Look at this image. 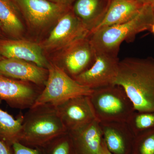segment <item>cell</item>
<instances>
[{
	"label": "cell",
	"instance_id": "21",
	"mask_svg": "<svg viewBox=\"0 0 154 154\" xmlns=\"http://www.w3.org/2000/svg\"><path fill=\"white\" fill-rule=\"evenodd\" d=\"M131 154H154V128L136 135Z\"/></svg>",
	"mask_w": 154,
	"mask_h": 154
},
{
	"label": "cell",
	"instance_id": "17",
	"mask_svg": "<svg viewBox=\"0 0 154 154\" xmlns=\"http://www.w3.org/2000/svg\"><path fill=\"white\" fill-rule=\"evenodd\" d=\"M110 0H76L72 11L85 25L90 34L102 22Z\"/></svg>",
	"mask_w": 154,
	"mask_h": 154
},
{
	"label": "cell",
	"instance_id": "1",
	"mask_svg": "<svg viewBox=\"0 0 154 154\" xmlns=\"http://www.w3.org/2000/svg\"><path fill=\"white\" fill-rule=\"evenodd\" d=\"M114 85L124 89L136 111H154V58L126 57L119 60Z\"/></svg>",
	"mask_w": 154,
	"mask_h": 154
},
{
	"label": "cell",
	"instance_id": "27",
	"mask_svg": "<svg viewBox=\"0 0 154 154\" xmlns=\"http://www.w3.org/2000/svg\"><path fill=\"white\" fill-rule=\"evenodd\" d=\"M137 2L142 6L145 5H152L154 0H135Z\"/></svg>",
	"mask_w": 154,
	"mask_h": 154
},
{
	"label": "cell",
	"instance_id": "8",
	"mask_svg": "<svg viewBox=\"0 0 154 154\" xmlns=\"http://www.w3.org/2000/svg\"><path fill=\"white\" fill-rule=\"evenodd\" d=\"M92 66L74 79L82 85L91 90L114 85L118 75V56L104 52H96Z\"/></svg>",
	"mask_w": 154,
	"mask_h": 154
},
{
	"label": "cell",
	"instance_id": "19",
	"mask_svg": "<svg viewBox=\"0 0 154 154\" xmlns=\"http://www.w3.org/2000/svg\"><path fill=\"white\" fill-rule=\"evenodd\" d=\"M2 102L0 99V105ZM23 118L22 114L15 118L0 107V140L9 146L19 141Z\"/></svg>",
	"mask_w": 154,
	"mask_h": 154
},
{
	"label": "cell",
	"instance_id": "24",
	"mask_svg": "<svg viewBox=\"0 0 154 154\" xmlns=\"http://www.w3.org/2000/svg\"><path fill=\"white\" fill-rule=\"evenodd\" d=\"M51 2L67 6L72 8V4L75 2L76 0H47Z\"/></svg>",
	"mask_w": 154,
	"mask_h": 154
},
{
	"label": "cell",
	"instance_id": "2",
	"mask_svg": "<svg viewBox=\"0 0 154 154\" xmlns=\"http://www.w3.org/2000/svg\"><path fill=\"white\" fill-rule=\"evenodd\" d=\"M154 23L152 5H145L129 21L100 28L91 33L89 38L96 52L118 56L122 42L134 41L138 33L150 30Z\"/></svg>",
	"mask_w": 154,
	"mask_h": 154
},
{
	"label": "cell",
	"instance_id": "29",
	"mask_svg": "<svg viewBox=\"0 0 154 154\" xmlns=\"http://www.w3.org/2000/svg\"><path fill=\"white\" fill-rule=\"evenodd\" d=\"M152 7L153 11L154 14V3L152 5Z\"/></svg>",
	"mask_w": 154,
	"mask_h": 154
},
{
	"label": "cell",
	"instance_id": "15",
	"mask_svg": "<svg viewBox=\"0 0 154 154\" xmlns=\"http://www.w3.org/2000/svg\"><path fill=\"white\" fill-rule=\"evenodd\" d=\"M68 132L77 154H99L103 138L97 119Z\"/></svg>",
	"mask_w": 154,
	"mask_h": 154
},
{
	"label": "cell",
	"instance_id": "5",
	"mask_svg": "<svg viewBox=\"0 0 154 154\" xmlns=\"http://www.w3.org/2000/svg\"><path fill=\"white\" fill-rule=\"evenodd\" d=\"M47 69V81L32 107L44 105L56 107L73 97L92 94L93 90L81 85L56 64L50 63Z\"/></svg>",
	"mask_w": 154,
	"mask_h": 154
},
{
	"label": "cell",
	"instance_id": "7",
	"mask_svg": "<svg viewBox=\"0 0 154 154\" xmlns=\"http://www.w3.org/2000/svg\"><path fill=\"white\" fill-rule=\"evenodd\" d=\"M31 27L42 29L56 24L72 8L47 0H15Z\"/></svg>",
	"mask_w": 154,
	"mask_h": 154
},
{
	"label": "cell",
	"instance_id": "16",
	"mask_svg": "<svg viewBox=\"0 0 154 154\" xmlns=\"http://www.w3.org/2000/svg\"><path fill=\"white\" fill-rule=\"evenodd\" d=\"M142 7L135 0H110L105 17L91 34L100 28L129 21L138 14Z\"/></svg>",
	"mask_w": 154,
	"mask_h": 154
},
{
	"label": "cell",
	"instance_id": "25",
	"mask_svg": "<svg viewBox=\"0 0 154 154\" xmlns=\"http://www.w3.org/2000/svg\"><path fill=\"white\" fill-rule=\"evenodd\" d=\"M0 154H11L10 146L0 140Z\"/></svg>",
	"mask_w": 154,
	"mask_h": 154
},
{
	"label": "cell",
	"instance_id": "23",
	"mask_svg": "<svg viewBox=\"0 0 154 154\" xmlns=\"http://www.w3.org/2000/svg\"><path fill=\"white\" fill-rule=\"evenodd\" d=\"M12 147L13 154H41L38 149L29 147L19 141L13 143Z\"/></svg>",
	"mask_w": 154,
	"mask_h": 154
},
{
	"label": "cell",
	"instance_id": "9",
	"mask_svg": "<svg viewBox=\"0 0 154 154\" xmlns=\"http://www.w3.org/2000/svg\"><path fill=\"white\" fill-rule=\"evenodd\" d=\"M60 66L74 79L92 66L96 53L89 37L79 40L62 50Z\"/></svg>",
	"mask_w": 154,
	"mask_h": 154
},
{
	"label": "cell",
	"instance_id": "3",
	"mask_svg": "<svg viewBox=\"0 0 154 154\" xmlns=\"http://www.w3.org/2000/svg\"><path fill=\"white\" fill-rule=\"evenodd\" d=\"M67 132L55 107L39 105L29 108L24 115L19 142L33 146H45Z\"/></svg>",
	"mask_w": 154,
	"mask_h": 154
},
{
	"label": "cell",
	"instance_id": "11",
	"mask_svg": "<svg viewBox=\"0 0 154 154\" xmlns=\"http://www.w3.org/2000/svg\"><path fill=\"white\" fill-rule=\"evenodd\" d=\"M55 107L68 132L96 119L89 96L73 97Z\"/></svg>",
	"mask_w": 154,
	"mask_h": 154
},
{
	"label": "cell",
	"instance_id": "14",
	"mask_svg": "<svg viewBox=\"0 0 154 154\" xmlns=\"http://www.w3.org/2000/svg\"><path fill=\"white\" fill-rule=\"evenodd\" d=\"M104 142L113 154H131L135 135L127 122H100Z\"/></svg>",
	"mask_w": 154,
	"mask_h": 154
},
{
	"label": "cell",
	"instance_id": "30",
	"mask_svg": "<svg viewBox=\"0 0 154 154\" xmlns=\"http://www.w3.org/2000/svg\"><path fill=\"white\" fill-rule=\"evenodd\" d=\"M2 56L1 55H0V58H2Z\"/></svg>",
	"mask_w": 154,
	"mask_h": 154
},
{
	"label": "cell",
	"instance_id": "32",
	"mask_svg": "<svg viewBox=\"0 0 154 154\" xmlns=\"http://www.w3.org/2000/svg\"><path fill=\"white\" fill-rule=\"evenodd\" d=\"M14 1H15V0H14Z\"/></svg>",
	"mask_w": 154,
	"mask_h": 154
},
{
	"label": "cell",
	"instance_id": "20",
	"mask_svg": "<svg viewBox=\"0 0 154 154\" xmlns=\"http://www.w3.org/2000/svg\"><path fill=\"white\" fill-rule=\"evenodd\" d=\"M127 122L135 135L143 131L153 129L154 110L147 112L135 111Z\"/></svg>",
	"mask_w": 154,
	"mask_h": 154
},
{
	"label": "cell",
	"instance_id": "13",
	"mask_svg": "<svg viewBox=\"0 0 154 154\" xmlns=\"http://www.w3.org/2000/svg\"><path fill=\"white\" fill-rule=\"evenodd\" d=\"M48 70L29 62L15 58H0V74L38 86L45 85Z\"/></svg>",
	"mask_w": 154,
	"mask_h": 154
},
{
	"label": "cell",
	"instance_id": "26",
	"mask_svg": "<svg viewBox=\"0 0 154 154\" xmlns=\"http://www.w3.org/2000/svg\"><path fill=\"white\" fill-rule=\"evenodd\" d=\"M99 154H113L110 151H109V150L107 149L106 145H105V142H104V140H103V142L102 143Z\"/></svg>",
	"mask_w": 154,
	"mask_h": 154
},
{
	"label": "cell",
	"instance_id": "10",
	"mask_svg": "<svg viewBox=\"0 0 154 154\" xmlns=\"http://www.w3.org/2000/svg\"><path fill=\"white\" fill-rule=\"evenodd\" d=\"M30 83L0 74V99L13 108L29 109L33 106L42 91Z\"/></svg>",
	"mask_w": 154,
	"mask_h": 154
},
{
	"label": "cell",
	"instance_id": "28",
	"mask_svg": "<svg viewBox=\"0 0 154 154\" xmlns=\"http://www.w3.org/2000/svg\"><path fill=\"white\" fill-rule=\"evenodd\" d=\"M150 31L152 32V33L154 35V23L153 24V25H152L151 28H150Z\"/></svg>",
	"mask_w": 154,
	"mask_h": 154
},
{
	"label": "cell",
	"instance_id": "18",
	"mask_svg": "<svg viewBox=\"0 0 154 154\" xmlns=\"http://www.w3.org/2000/svg\"><path fill=\"white\" fill-rule=\"evenodd\" d=\"M0 26L5 33L12 37H20L24 32L17 8L10 0H0Z\"/></svg>",
	"mask_w": 154,
	"mask_h": 154
},
{
	"label": "cell",
	"instance_id": "22",
	"mask_svg": "<svg viewBox=\"0 0 154 154\" xmlns=\"http://www.w3.org/2000/svg\"><path fill=\"white\" fill-rule=\"evenodd\" d=\"M52 141L53 145L50 154H77L68 132Z\"/></svg>",
	"mask_w": 154,
	"mask_h": 154
},
{
	"label": "cell",
	"instance_id": "4",
	"mask_svg": "<svg viewBox=\"0 0 154 154\" xmlns=\"http://www.w3.org/2000/svg\"><path fill=\"white\" fill-rule=\"evenodd\" d=\"M89 98L96 119L100 122H127L136 111L124 89L118 85L93 90Z\"/></svg>",
	"mask_w": 154,
	"mask_h": 154
},
{
	"label": "cell",
	"instance_id": "31",
	"mask_svg": "<svg viewBox=\"0 0 154 154\" xmlns=\"http://www.w3.org/2000/svg\"><path fill=\"white\" fill-rule=\"evenodd\" d=\"M0 28H1V26H0Z\"/></svg>",
	"mask_w": 154,
	"mask_h": 154
},
{
	"label": "cell",
	"instance_id": "6",
	"mask_svg": "<svg viewBox=\"0 0 154 154\" xmlns=\"http://www.w3.org/2000/svg\"><path fill=\"white\" fill-rule=\"evenodd\" d=\"M90 35V30L72 9L59 19L49 36L40 45L47 51L63 50Z\"/></svg>",
	"mask_w": 154,
	"mask_h": 154
},
{
	"label": "cell",
	"instance_id": "12",
	"mask_svg": "<svg viewBox=\"0 0 154 154\" xmlns=\"http://www.w3.org/2000/svg\"><path fill=\"white\" fill-rule=\"evenodd\" d=\"M40 44L25 39H0V55L4 58L22 60L48 69L50 63Z\"/></svg>",
	"mask_w": 154,
	"mask_h": 154
}]
</instances>
